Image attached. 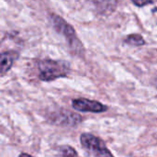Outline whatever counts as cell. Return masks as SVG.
Listing matches in <instances>:
<instances>
[{"label": "cell", "mask_w": 157, "mask_h": 157, "mask_svg": "<svg viewBox=\"0 0 157 157\" xmlns=\"http://www.w3.org/2000/svg\"><path fill=\"white\" fill-rule=\"evenodd\" d=\"M49 20L56 32L64 37L71 48L75 49L76 52H83L82 43L78 40L75 34V30L72 25H70L68 22H66L65 19L56 14H51L49 16Z\"/></svg>", "instance_id": "cell-2"}, {"label": "cell", "mask_w": 157, "mask_h": 157, "mask_svg": "<svg viewBox=\"0 0 157 157\" xmlns=\"http://www.w3.org/2000/svg\"><path fill=\"white\" fill-rule=\"evenodd\" d=\"M52 120L54 124L59 126H75L82 122V117L79 114L64 109L56 112V116Z\"/></svg>", "instance_id": "cell-5"}, {"label": "cell", "mask_w": 157, "mask_h": 157, "mask_svg": "<svg viewBox=\"0 0 157 157\" xmlns=\"http://www.w3.org/2000/svg\"><path fill=\"white\" fill-rule=\"evenodd\" d=\"M81 145L92 155L96 156H113L105 143L92 133H83L80 136Z\"/></svg>", "instance_id": "cell-3"}, {"label": "cell", "mask_w": 157, "mask_h": 157, "mask_svg": "<svg viewBox=\"0 0 157 157\" xmlns=\"http://www.w3.org/2000/svg\"><path fill=\"white\" fill-rule=\"evenodd\" d=\"M72 107L76 111L80 112H93V113H101L108 110V107L104 104L96 101L90 100L87 98H77L74 99L72 102Z\"/></svg>", "instance_id": "cell-4"}, {"label": "cell", "mask_w": 157, "mask_h": 157, "mask_svg": "<svg viewBox=\"0 0 157 157\" xmlns=\"http://www.w3.org/2000/svg\"><path fill=\"white\" fill-rule=\"evenodd\" d=\"M18 57L16 52H5L0 53V74H6L13 66L15 60Z\"/></svg>", "instance_id": "cell-7"}, {"label": "cell", "mask_w": 157, "mask_h": 157, "mask_svg": "<svg viewBox=\"0 0 157 157\" xmlns=\"http://www.w3.org/2000/svg\"><path fill=\"white\" fill-rule=\"evenodd\" d=\"M59 155H62V156H77L78 155V153L71 146L69 145H63V146H60L59 147Z\"/></svg>", "instance_id": "cell-9"}, {"label": "cell", "mask_w": 157, "mask_h": 157, "mask_svg": "<svg viewBox=\"0 0 157 157\" xmlns=\"http://www.w3.org/2000/svg\"><path fill=\"white\" fill-rule=\"evenodd\" d=\"M38 71L40 80L51 82L67 76L71 72V65L63 60L43 59L38 63Z\"/></svg>", "instance_id": "cell-1"}, {"label": "cell", "mask_w": 157, "mask_h": 157, "mask_svg": "<svg viewBox=\"0 0 157 157\" xmlns=\"http://www.w3.org/2000/svg\"><path fill=\"white\" fill-rule=\"evenodd\" d=\"M92 2L98 13L102 16L109 15L118 6V0H92Z\"/></svg>", "instance_id": "cell-6"}, {"label": "cell", "mask_w": 157, "mask_h": 157, "mask_svg": "<svg viewBox=\"0 0 157 157\" xmlns=\"http://www.w3.org/2000/svg\"><path fill=\"white\" fill-rule=\"evenodd\" d=\"M123 41L128 45L135 46V47H141L145 44V40L144 37L141 34H137V33L128 35L127 37H125Z\"/></svg>", "instance_id": "cell-8"}, {"label": "cell", "mask_w": 157, "mask_h": 157, "mask_svg": "<svg viewBox=\"0 0 157 157\" xmlns=\"http://www.w3.org/2000/svg\"><path fill=\"white\" fill-rule=\"evenodd\" d=\"M131 1H132L135 6L142 7V6H147V5L154 4V3H155V1H156V0H131Z\"/></svg>", "instance_id": "cell-10"}]
</instances>
